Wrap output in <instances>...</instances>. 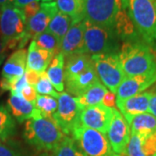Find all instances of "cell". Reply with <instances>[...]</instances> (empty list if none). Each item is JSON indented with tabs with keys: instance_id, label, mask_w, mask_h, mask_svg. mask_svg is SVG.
Wrapping results in <instances>:
<instances>
[{
	"instance_id": "6da1fadb",
	"label": "cell",
	"mask_w": 156,
	"mask_h": 156,
	"mask_svg": "<svg viewBox=\"0 0 156 156\" xmlns=\"http://www.w3.org/2000/svg\"><path fill=\"white\" fill-rule=\"evenodd\" d=\"M64 64V84L68 94L77 97L100 83L91 56L77 54L66 57Z\"/></svg>"
},
{
	"instance_id": "7a4b0ae2",
	"label": "cell",
	"mask_w": 156,
	"mask_h": 156,
	"mask_svg": "<svg viewBox=\"0 0 156 156\" xmlns=\"http://www.w3.org/2000/svg\"><path fill=\"white\" fill-rule=\"evenodd\" d=\"M119 58L126 77L156 71V53L142 39L123 42Z\"/></svg>"
},
{
	"instance_id": "3957f363",
	"label": "cell",
	"mask_w": 156,
	"mask_h": 156,
	"mask_svg": "<svg viewBox=\"0 0 156 156\" xmlns=\"http://www.w3.org/2000/svg\"><path fill=\"white\" fill-rule=\"evenodd\" d=\"M64 136L54 119L44 118L41 114L25 122L23 137L39 150L53 151Z\"/></svg>"
},
{
	"instance_id": "277c9868",
	"label": "cell",
	"mask_w": 156,
	"mask_h": 156,
	"mask_svg": "<svg viewBox=\"0 0 156 156\" xmlns=\"http://www.w3.org/2000/svg\"><path fill=\"white\" fill-rule=\"evenodd\" d=\"M134 28L140 38L156 48V0H123Z\"/></svg>"
},
{
	"instance_id": "5b68a950",
	"label": "cell",
	"mask_w": 156,
	"mask_h": 156,
	"mask_svg": "<svg viewBox=\"0 0 156 156\" xmlns=\"http://www.w3.org/2000/svg\"><path fill=\"white\" fill-rule=\"evenodd\" d=\"M84 53L89 56L119 53L120 38L115 29L93 24L84 20Z\"/></svg>"
},
{
	"instance_id": "8992f818",
	"label": "cell",
	"mask_w": 156,
	"mask_h": 156,
	"mask_svg": "<svg viewBox=\"0 0 156 156\" xmlns=\"http://www.w3.org/2000/svg\"><path fill=\"white\" fill-rule=\"evenodd\" d=\"M90 56L100 81L109 91L116 94L119 86L126 78L118 53L98 54Z\"/></svg>"
},
{
	"instance_id": "52a82bcc",
	"label": "cell",
	"mask_w": 156,
	"mask_h": 156,
	"mask_svg": "<svg viewBox=\"0 0 156 156\" xmlns=\"http://www.w3.org/2000/svg\"><path fill=\"white\" fill-rule=\"evenodd\" d=\"M123 8V0H85L83 20L114 29L117 15Z\"/></svg>"
},
{
	"instance_id": "ba28073f",
	"label": "cell",
	"mask_w": 156,
	"mask_h": 156,
	"mask_svg": "<svg viewBox=\"0 0 156 156\" xmlns=\"http://www.w3.org/2000/svg\"><path fill=\"white\" fill-rule=\"evenodd\" d=\"M71 137L87 156H120L113 151L107 134L97 130L81 125Z\"/></svg>"
},
{
	"instance_id": "9c48e42d",
	"label": "cell",
	"mask_w": 156,
	"mask_h": 156,
	"mask_svg": "<svg viewBox=\"0 0 156 156\" xmlns=\"http://www.w3.org/2000/svg\"><path fill=\"white\" fill-rule=\"evenodd\" d=\"M57 100V109L53 119L63 134L72 136L75 129L81 126L80 117L83 108L76 102V98L67 92L60 93Z\"/></svg>"
},
{
	"instance_id": "30bf717a",
	"label": "cell",
	"mask_w": 156,
	"mask_h": 156,
	"mask_svg": "<svg viewBox=\"0 0 156 156\" xmlns=\"http://www.w3.org/2000/svg\"><path fill=\"white\" fill-rule=\"evenodd\" d=\"M26 25L27 19L22 9L12 4L0 7V37L6 44L22 38Z\"/></svg>"
},
{
	"instance_id": "8fae6325",
	"label": "cell",
	"mask_w": 156,
	"mask_h": 156,
	"mask_svg": "<svg viewBox=\"0 0 156 156\" xmlns=\"http://www.w3.org/2000/svg\"><path fill=\"white\" fill-rule=\"evenodd\" d=\"M130 126L123 115L114 108V115L107 132V137L113 151L117 155L125 153L130 139Z\"/></svg>"
},
{
	"instance_id": "7c38bea8",
	"label": "cell",
	"mask_w": 156,
	"mask_h": 156,
	"mask_svg": "<svg viewBox=\"0 0 156 156\" xmlns=\"http://www.w3.org/2000/svg\"><path fill=\"white\" fill-rule=\"evenodd\" d=\"M113 115L114 108L98 104L83 108L80 117V122L83 127L107 134Z\"/></svg>"
},
{
	"instance_id": "4fadbf2b",
	"label": "cell",
	"mask_w": 156,
	"mask_h": 156,
	"mask_svg": "<svg viewBox=\"0 0 156 156\" xmlns=\"http://www.w3.org/2000/svg\"><path fill=\"white\" fill-rule=\"evenodd\" d=\"M26 60L27 51L24 49H18L11 53L2 68L0 89H2L8 83L24 75L26 69Z\"/></svg>"
},
{
	"instance_id": "5bb4252c",
	"label": "cell",
	"mask_w": 156,
	"mask_h": 156,
	"mask_svg": "<svg viewBox=\"0 0 156 156\" xmlns=\"http://www.w3.org/2000/svg\"><path fill=\"white\" fill-rule=\"evenodd\" d=\"M156 83L155 72L126 77L116 91V100H123L145 91Z\"/></svg>"
},
{
	"instance_id": "9a60e30c",
	"label": "cell",
	"mask_w": 156,
	"mask_h": 156,
	"mask_svg": "<svg viewBox=\"0 0 156 156\" xmlns=\"http://www.w3.org/2000/svg\"><path fill=\"white\" fill-rule=\"evenodd\" d=\"M84 20L75 23L62 39L59 52L64 57L84 53Z\"/></svg>"
},
{
	"instance_id": "2e32d148",
	"label": "cell",
	"mask_w": 156,
	"mask_h": 156,
	"mask_svg": "<svg viewBox=\"0 0 156 156\" xmlns=\"http://www.w3.org/2000/svg\"><path fill=\"white\" fill-rule=\"evenodd\" d=\"M58 11L56 1L41 3L37 13L27 21L26 34L31 38L45 31L53 17Z\"/></svg>"
},
{
	"instance_id": "e0dca14e",
	"label": "cell",
	"mask_w": 156,
	"mask_h": 156,
	"mask_svg": "<svg viewBox=\"0 0 156 156\" xmlns=\"http://www.w3.org/2000/svg\"><path fill=\"white\" fill-rule=\"evenodd\" d=\"M149 100L150 92L147 90L127 99L116 100V106L128 124H130L134 116L149 112Z\"/></svg>"
},
{
	"instance_id": "ac0fdd59",
	"label": "cell",
	"mask_w": 156,
	"mask_h": 156,
	"mask_svg": "<svg viewBox=\"0 0 156 156\" xmlns=\"http://www.w3.org/2000/svg\"><path fill=\"white\" fill-rule=\"evenodd\" d=\"M156 154V133L148 136L131 133L123 156H154Z\"/></svg>"
},
{
	"instance_id": "d6986e66",
	"label": "cell",
	"mask_w": 156,
	"mask_h": 156,
	"mask_svg": "<svg viewBox=\"0 0 156 156\" xmlns=\"http://www.w3.org/2000/svg\"><path fill=\"white\" fill-rule=\"evenodd\" d=\"M8 108L11 110V115L19 122L27 121L30 118L40 115V112L36 108L34 104L24 100L19 93L11 92L7 101Z\"/></svg>"
},
{
	"instance_id": "ffe728a7",
	"label": "cell",
	"mask_w": 156,
	"mask_h": 156,
	"mask_svg": "<svg viewBox=\"0 0 156 156\" xmlns=\"http://www.w3.org/2000/svg\"><path fill=\"white\" fill-rule=\"evenodd\" d=\"M53 57L54 55L52 53L38 48L32 40L27 52L26 69H31L38 73L44 72Z\"/></svg>"
},
{
	"instance_id": "44dd1931",
	"label": "cell",
	"mask_w": 156,
	"mask_h": 156,
	"mask_svg": "<svg viewBox=\"0 0 156 156\" xmlns=\"http://www.w3.org/2000/svg\"><path fill=\"white\" fill-rule=\"evenodd\" d=\"M64 64L65 57L59 52L52 58L46 71L50 83L58 93L64 90Z\"/></svg>"
},
{
	"instance_id": "7402d4cb",
	"label": "cell",
	"mask_w": 156,
	"mask_h": 156,
	"mask_svg": "<svg viewBox=\"0 0 156 156\" xmlns=\"http://www.w3.org/2000/svg\"><path fill=\"white\" fill-rule=\"evenodd\" d=\"M131 133L148 136L156 133V117L150 113L138 115L129 124Z\"/></svg>"
},
{
	"instance_id": "603a6c76",
	"label": "cell",
	"mask_w": 156,
	"mask_h": 156,
	"mask_svg": "<svg viewBox=\"0 0 156 156\" xmlns=\"http://www.w3.org/2000/svg\"><path fill=\"white\" fill-rule=\"evenodd\" d=\"M57 8L72 19L73 23L84 19L85 0H56Z\"/></svg>"
},
{
	"instance_id": "cb8c5ba5",
	"label": "cell",
	"mask_w": 156,
	"mask_h": 156,
	"mask_svg": "<svg viewBox=\"0 0 156 156\" xmlns=\"http://www.w3.org/2000/svg\"><path fill=\"white\" fill-rule=\"evenodd\" d=\"M108 91L107 88L102 83H98L93 87L89 89L83 95L75 97L76 101L83 108L88 107L95 106L98 104H101V101L104 95Z\"/></svg>"
},
{
	"instance_id": "d4e9b609",
	"label": "cell",
	"mask_w": 156,
	"mask_h": 156,
	"mask_svg": "<svg viewBox=\"0 0 156 156\" xmlns=\"http://www.w3.org/2000/svg\"><path fill=\"white\" fill-rule=\"evenodd\" d=\"M72 24L73 21L70 17L62 13V11H58L50 23L47 30L51 32L61 42L62 39L67 34Z\"/></svg>"
},
{
	"instance_id": "484cf974",
	"label": "cell",
	"mask_w": 156,
	"mask_h": 156,
	"mask_svg": "<svg viewBox=\"0 0 156 156\" xmlns=\"http://www.w3.org/2000/svg\"><path fill=\"white\" fill-rule=\"evenodd\" d=\"M16 124L8 107L0 105V141L9 140L15 134Z\"/></svg>"
},
{
	"instance_id": "4316f807",
	"label": "cell",
	"mask_w": 156,
	"mask_h": 156,
	"mask_svg": "<svg viewBox=\"0 0 156 156\" xmlns=\"http://www.w3.org/2000/svg\"><path fill=\"white\" fill-rule=\"evenodd\" d=\"M32 40L36 43V44L38 48L49 51L50 53H52L54 56L57 53H59L61 42L47 30L44 32L37 35L36 37H34Z\"/></svg>"
},
{
	"instance_id": "83f0119b",
	"label": "cell",
	"mask_w": 156,
	"mask_h": 156,
	"mask_svg": "<svg viewBox=\"0 0 156 156\" xmlns=\"http://www.w3.org/2000/svg\"><path fill=\"white\" fill-rule=\"evenodd\" d=\"M53 156H87L71 136L65 135L53 150Z\"/></svg>"
},
{
	"instance_id": "f1b7e54d",
	"label": "cell",
	"mask_w": 156,
	"mask_h": 156,
	"mask_svg": "<svg viewBox=\"0 0 156 156\" xmlns=\"http://www.w3.org/2000/svg\"><path fill=\"white\" fill-rule=\"evenodd\" d=\"M35 107L42 116L53 119V115L57 109V101L56 98L50 95H37Z\"/></svg>"
},
{
	"instance_id": "f546056e",
	"label": "cell",
	"mask_w": 156,
	"mask_h": 156,
	"mask_svg": "<svg viewBox=\"0 0 156 156\" xmlns=\"http://www.w3.org/2000/svg\"><path fill=\"white\" fill-rule=\"evenodd\" d=\"M35 89L37 93H38V95H50L54 98H58L60 95V93L55 90V88L50 83V79L45 71L40 73V78L37 85L35 86Z\"/></svg>"
},
{
	"instance_id": "4dcf8cb0",
	"label": "cell",
	"mask_w": 156,
	"mask_h": 156,
	"mask_svg": "<svg viewBox=\"0 0 156 156\" xmlns=\"http://www.w3.org/2000/svg\"><path fill=\"white\" fill-rule=\"evenodd\" d=\"M0 156H22L17 147L12 141L6 140L0 141Z\"/></svg>"
},
{
	"instance_id": "1f68e13d",
	"label": "cell",
	"mask_w": 156,
	"mask_h": 156,
	"mask_svg": "<svg viewBox=\"0 0 156 156\" xmlns=\"http://www.w3.org/2000/svg\"><path fill=\"white\" fill-rule=\"evenodd\" d=\"M20 95H22V97L26 100L29 102L32 103V104H36V101H37V93L36 91V89L34 87L30 86V85H26L23 89L21 90Z\"/></svg>"
},
{
	"instance_id": "d6a6232c",
	"label": "cell",
	"mask_w": 156,
	"mask_h": 156,
	"mask_svg": "<svg viewBox=\"0 0 156 156\" xmlns=\"http://www.w3.org/2000/svg\"><path fill=\"white\" fill-rule=\"evenodd\" d=\"M40 5H41V4L39 1H34L23 8V12L26 17L27 21L37 13V11L40 10Z\"/></svg>"
},
{
	"instance_id": "836d02e7",
	"label": "cell",
	"mask_w": 156,
	"mask_h": 156,
	"mask_svg": "<svg viewBox=\"0 0 156 156\" xmlns=\"http://www.w3.org/2000/svg\"><path fill=\"white\" fill-rule=\"evenodd\" d=\"M24 75H25L27 83L35 88V86L37 85L39 78H40V73L31 70V69H25Z\"/></svg>"
},
{
	"instance_id": "e575fe53",
	"label": "cell",
	"mask_w": 156,
	"mask_h": 156,
	"mask_svg": "<svg viewBox=\"0 0 156 156\" xmlns=\"http://www.w3.org/2000/svg\"><path fill=\"white\" fill-rule=\"evenodd\" d=\"M115 100H116V95L115 93H112L111 91H107L106 94L104 95L102 101H101V104L104 106L108 107L114 108L115 104Z\"/></svg>"
},
{
	"instance_id": "d590c367",
	"label": "cell",
	"mask_w": 156,
	"mask_h": 156,
	"mask_svg": "<svg viewBox=\"0 0 156 156\" xmlns=\"http://www.w3.org/2000/svg\"><path fill=\"white\" fill-rule=\"evenodd\" d=\"M150 100H149V113L156 117V83L149 89Z\"/></svg>"
},
{
	"instance_id": "8d00e7d4",
	"label": "cell",
	"mask_w": 156,
	"mask_h": 156,
	"mask_svg": "<svg viewBox=\"0 0 156 156\" xmlns=\"http://www.w3.org/2000/svg\"><path fill=\"white\" fill-rule=\"evenodd\" d=\"M34 1H39V0H14L13 5L19 9H23L24 6L27 5L31 2H34Z\"/></svg>"
},
{
	"instance_id": "74e56055",
	"label": "cell",
	"mask_w": 156,
	"mask_h": 156,
	"mask_svg": "<svg viewBox=\"0 0 156 156\" xmlns=\"http://www.w3.org/2000/svg\"><path fill=\"white\" fill-rule=\"evenodd\" d=\"M8 50V47H7V44L3 40V39L0 37V56L6 55V50Z\"/></svg>"
},
{
	"instance_id": "f35d334b",
	"label": "cell",
	"mask_w": 156,
	"mask_h": 156,
	"mask_svg": "<svg viewBox=\"0 0 156 156\" xmlns=\"http://www.w3.org/2000/svg\"><path fill=\"white\" fill-rule=\"evenodd\" d=\"M13 3H14V0H0V7L6 5H11V4L13 5Z\"/></svg>"
},
{
	"instance_id": "ab89813d",
	"label": "cell",
	"mask_w": 156,
	"mask_h": 156,
	"mask_svg": "<svg viewBox=\"0 0 156 156\" xmlns=\"http://www.w3.org/2000/svg\"><path fill=\"white\" fill-rule=\"evenodd\" d=\"M5 55L0 56V66H1V64L3 63V62H4V60H5Z\"/></svg>"
},
{
	"instance_id": "60d3db41",
	"label": "cell",
	"mask_w": 156,
	"mask_h": 156,
	"mask_svg": "<svg viewBox=\"0 0 156 156\" xmlns=\"http://www.w3.org/2000/svg\"><path fill=\"white\" fill-rule=\"evenodd\" d=\"M39 156H53V154H50L49 153H44V154H42L41 155Z\"/></svg>"
},
{
	"instance_id": "b9f144b4",
	"label": "cell",
	"mask_w": 156,
	"mask_h": 156,
	"mask_svg": "<svg viewBox=\"0 0 156 156\" xmlns=\"http://www.w3.org/2000/svg\"><path fill=\"white\" fill-rule=\"evenodd\" d=\"M55 0H42V3H49V2H54Z\"/></svg>"
},
{
	"instance_id": "7bdbcfd3",
	"label": "cell",
	"mask_w": 156,
	"mask_h": 156,
	"mask_svg": "<svg viewBox=\"0 0 156 156\" xmlns=\"http://www.w3.org/2000/svg\"><path fill=\"white\" fill-rule=\"evenodd\" d=\"M154 156H156V154H154Z\"/></svg>"
},
{
	"instance_id": "ee69618b",
	"label": "cell",
	"mask_w": 156,
	"mask_h": 156,
	"mask_svg": "<svg viewBox=\"0 0 156 156\" xmlns=\"http://www.w3.org/2000/svg\"><path fill=\"white\" fill-rule=\"evenodd\" d=\"M120 156H123V155H120Z\"/></svg>"
}]
</instances>
